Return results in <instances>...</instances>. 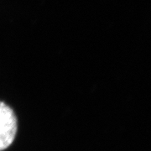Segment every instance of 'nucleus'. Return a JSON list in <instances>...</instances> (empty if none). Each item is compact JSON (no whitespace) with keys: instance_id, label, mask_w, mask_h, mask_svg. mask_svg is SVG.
Instances as JSON below:
<instances>
[{"instance_id":"nucleus-1","label":"nucleus","mask_w":151,"mask_h":151,"mask_svg":"<svg viewBox=\"0 0 151 151\" xmlns=\"http://www.w3.org/2000/svg\"><path fill=\"white\" fill-rule=\"evenodd\" d=\"M17 118L13 109L0 102V151L9 148L17 133Z\"/></svg>"}]
</instances>
